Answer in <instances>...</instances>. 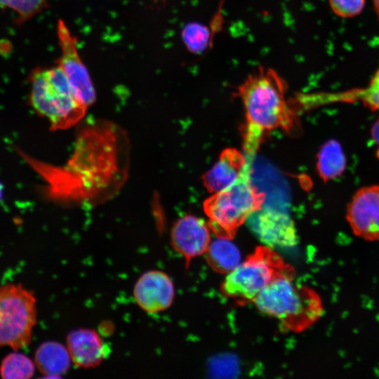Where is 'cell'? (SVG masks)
<instances>
[{"label": "cell", "instance_id": "cell-1", "mask_svg": "<svg viewBox=\"0 0 379 379\" xmlns=\"http://www.w3.org/2000/svg\"><path fill=\"white\" fill-rule=\"evenodd\" d=\"M288 86L272 68L259 67L237 88L244 108V154L255 157L264 134L281 128L289 131L295 116L286 99Z\"/></svg>", "mask_w": 379, "mask_h": 379}, {"label": "cell", "instance_id": "cell-2", "mask_svg": "<svg viewBox=\"0 0 379 379\" xmlns=\"http://www.w3.org/2000/svg\"><path fill=\"white\" fill-rule=\"evenodd\" d=\"M295 272L272 281L253 300L262 313L277 319L284 328L302 332L323 314L320 297L312 289L296 284Z\"/></svg>", "mask_w": 379, "mask_h": 379}, {"label": "cell", "instance_id": "cell-3", "mask_svg": "<svg viewBox=\"0 0 379 379\" xmlns=\"http://www.w3.org/2000/svg\"><path fill=\"white\" fill-rule=\"evenodd\" d=\"M246 157L247 162L237 180L204 201L208 225L217 237L232 239L239 227L260 210L265 202V194L258 191L251 182L254 157Z\"/></svg>", "mask_w": 379, "mask_h": 379}, {"label": "cell", "instance_id": "cell-4", "mask_svg": "<svg viewBox=\"0 0 379 379\" xmlns=\"http://www.w3.org/2000/svg\"><path fill=\"white\" fill-rule=\"evenodd\" d=\"M31 107L46 119L53 130L76 125L87 108L77 99L61 67H36L29 77Z\"/></svg>", "mask_w": 379, "mask_h": 379}, {"label": "cell", "instance_id": "cell-5", "mask_svg": "<svg viewBox=\"0 0 379 379\" xmlns=\"http://www.w3.org/2000/svg\"><path fill=\"white\" fill-rule=\"evenodd\" d=\"M294 272L293 268L270 246H260L227 274L221 291L227 297L253 302L275 279Z\"/></svg>", "mask_w": 379, "mask_h": 379}, {"label": "cell", "instance_id": "cell-6", "mask_svg": "<svg viewBox=\"0 0 379 379\" xmlns=\"http://www.w3.org/2000/svg\"><path fill=\"white\" fill-rule=\"evenodd\" d=\"M37 322L34 292L21 284L0 286V347L17 351L30 344Z\"/></svg>", "mask_w": 379, "mask_h": 379}, {"label": "cell", "instance_id": "cell-7", "mask_svg": "<svg viewBox=\"0 0 379 379\" xmlns=\"http://www.w3.org/2000/svg\"><path fill=\"white\" fill-rule=\"evenodd\" d=\"M57 34L62 53L58 65L67 78L77 100L88 109L95 102L96 93L88 72L79 57L76 38L61 20L58 22Z\"/></svg>", "mask_w": 379, "mask_h": 379}, {"label": "cell", "instance_id": "cell-8", "mask_svg": "<svg viewBox=\"0 0 379 379\" xmlns=\"http://www.w3.org/2000/svg\"><path fill=\"white\" fill-rule=\"evenodd\" d=\"M346 218L356 236L379 241V185L357 191L347 205Z\"/></svg>", "mask_w": 379, "mask_h": 379}, {"label": "cell", "instance_id": "cell-9", "mask_svg": "<svg viewBox=\"0 0 379 379\" xmlns=\"http://www.w3.org/2000/svg\"><path fill=\"white\" fill-rule=\"evenodd\" d=\"M133 297L142 311L157 314L171 306L175 297L174 285L166 272L150 270L137 279L133 288Z\"/></svg>", "mask_w": 379, "mask_h": 379}, {"label": "cell", "instance_id": "cell-10", "mask_svg": "<svg viewBox=\"0 0 379 379\" xmlns=\"http://www.w3.org/2000/svg\"><path fill=\"white\" fill-rule=\"evenodd\" d=\"M211 229L203 219L192 215L179 218L171 230V245L185 260L186 267L193 258L205 254L211 242Z\"/></svg>", "mask_w": 379, "mask_h": 379}, {"label": "cell", "instance_id": "cell-11", "mask_svg": "<svg viewBox=\"0 0 379 379\" xmlns=\"http://www.w3.org/2000/svg\"><path fill=\"white\" fill-rule=\"evenodd\" d=\"M253 232L265 244L270 246H293L295 244V226L289 215L284 212L262 209L248 219Z\"/></svg>", "mask_w": 379, "mask_h": 379}, {"label": "cell", "instance_id": "cell-12", "mask_svg": "<svg viewBox=\"0 0 379 379\" xmlns=\"http://www.w3.org/2000/svg\"><path fill=\"white\" fill-rule=\"evenodd\" d=\"M66 347L72 363L81 368L99 366L110 353L109 345L92 328H80L71 331L67 335Z\"/></svg>", "mask_w": 379, "mask_h": 379}, {"label": "cell", "instance_id": "cell-13", "mask_svg": "<svg viewBox=\"0 0 379 379\" xmlns=\"http://www.w3.org/2000/svg\"><path fill=\"white\" fill-rule=\"evenodd\" d=\"M247 159L235 148L225 149L214 166L203 177L206 190L215 193L233 184L242 172Z\"/></svg>", "mask_w": 379, "mask_h": 379}, {"label": "cell", "instance_id": "cell-14", "mask_svg": "<svg viewBox=\"0 0 379 379\" xmlns=\"http://www.w3.org/2000/svg\"><path fill=\"white\" fill-rule=\"evenodd\" d=\"M34 361L41 374L53 378L66 373L72 364L66 345L53 340L44 342L37 347Z\"/></svg>", "mask_w": 379, "mask_h": 379}, {"label": "cell", "instance_id": "cell-15", "mask_svg": "<svg viewBox=\"0 0 379 379\" xmlns=\"http://www.w3.org/2000/svg\"><path fill=\"white\" fill-rule=\"evenodd\" d=\"M205 254L210 267L220 274H228L241 262L240 251L230 239L217 237Z\"/></svg>", "mask_w": 379, "mask_h": 379}, {"label": "cell", "instance_id": "cell-16", "mask_svg": "<svg viewBox=\"0 0 379 379\" xmlns=\"http://www.w3.org/2000/svg\"><path fill=\"white\" fill-rule=\"evenodd\" d=\"M346 168V158L335 140L325 142L317 155V168L320 178L327 182L340 176Z\"/></svg>", "mask_w": 379, "mask_h": 379}, {"label": "cell", "instance_id": "cell-17", "mask_svg": "<svg viewBox=\"0 0 379 379\" xmlns=\"http://www.w3.org/2000/svg\"><path fill=\"white\" fill-rule=\"evenodd\" d=\"M36 365L28 356L17 351L8 354L0 364V375L4 379H28L35 373Z\"/></svg>", "mask_w": 379, "mask_h": 379}, {"label": "cell", "instance_id": "cell-18", "mask_svg": "<svg viewBox=\"0 0 379 379\" xmlns=\"http://www.w3.org/2000/svg\"><path fill=\"white\" fill-rule=\"evenodd\" d=\"M47 6V0H0V7L14 12L20 23L31 19Z\"/></svg>", "mask_w": 379, "mask_h": 379}, {"label": "cell", "instance_id": "cell-19", "mask_svg": "<svg viewBox=\"0 0 379 379\" xmlns=\"http://www.w3.org/2000/svg\"><path fill=\"white\" fill-rule=\"evenodd\" d=\"M337 98L350 102L352 100H361L370 109L379 111V68L366 88L345 93V94L343 93Z\"/></svg>", "mask_w": 379, "mask_h": 379}, {"label": "cell", "instance_id": "cell-20", "mask_svg": "<svg viewBox=\"0 0 379 379\" xmlns=\"http://www.w3.org/2000/svg\"><path fill=\"white\" fill-rule=\"evenodd\" d=\"M182 38L190 50L199 52L206 47L208 41V31L201 25L192 23L182 31Z\"/></svg>", "mask_w": 379, "mask_h": 379}, {"label": "cell", "instance_id": "cell-21", "mask_svg": "<svg viewBox=\"0 0 379 379\" xmlns=\"http://www.w3.org/2000/svg\"><path fill=\"white\" fill-rule=\"evenodd\" d=\"M331 9L338 16L352 18L360 14L366 0H328Z\"/></svg>", "mask_w": 379, "mask_h": 379}, {"label": "cell", "instance_id": "cell-22", "mask_svg": "<svg viewBox=\"0 0 379 379\" xmlns=\"http://www.w3.org/2000/svg\"><path fill=\"white\" fill-rule=\"evenodd\" d=\"M371 135L375 143L379 147V117L371 128Z\"/></svg>", "mask_w": 379, "mask_h": 379}, {"label": "cell", "instance_id": "cell-23", "mask_svg": "<svg viewBox=\"0 0 379 379\" xmlns=\"http://www.w3.org/2000/svg\"><path fill=\"white\" fill-rule=\"evenodd\" d=\"M375 12L379 20V0H373Z\"/></svg>", "mask_w": 379, "mask_h": 379}]
</instances>
